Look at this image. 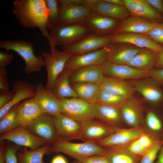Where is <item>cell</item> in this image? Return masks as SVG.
<instances>
[{
	"label": "cell",
	"mask_w": 163,
	"mask_h": 163,
	"mask_svg": "<svg viewBox=\"0 0 163 163\" xmlns=\"http://www.w3.org/2000/svg\"><path fill=\"white\" fill-rule=\"evenodd\" d=\"M19 103L11 108L0 121V133L4 134L20 126L18 110Z\"/></svg>",
	"instance_id": "cell-36"
},
{
	"label": "cell",
	"mask_w": 163,
	"mask_h": 163,
	"mask_svg": "<svg viewBox=\"0 0 163 163\" xmlns=\"http://www.w3.org/2000/svg\"><path fill=\"white\" fill-rule=\"evenodd\" d=\"M105 150V148L96 142L75 143L57 139L50 144L48 154L52 152H61L81 161L92 156L104 155Z\"/></svg>",
	"instance_id": "cell-3"
},
{
	"label": "cell",
	"mask_w": 163,
	"mask_h": 163,
	"mask_svg": "<svg viewBox=\"0 0 163 163\" xmlns=\"http://www.w3.org/2000/svg\"><path fill=\"white\" fill-rule=\"evenodd\" d=\"M109 51L108 46L92 52L75 55L67 61L64 70H75L93 65H100L107 60Z\"/></svg>",
	"instance_id": "cell-13"
},
{
	"label": "cell",
	"mask_w": 163,
	"mask_h": 163,
	"mask_svg": "<svg viewBox=\"0 0 163 163\" xmlns=\"http://www.w3.org/2000/svg\"><path fill=\"white\" fill-rule=\"evenodd\" d=\"M72 163H110L104 155H96L90 157L82 161H76Z\"/></svg>",
	"instance_id": "cell-45"
},
{
	"label": "cell",
	"mask_w": 163,
	"mask_h": 163,
	"mask_svg": "<svg viewBox=\"0 0 163 163\" xmlns=\"http://www.w3.org/2000/svg\"><path fill=\"white\" fill-rule=\"evenodd\" d=\"M104 76L118 79L135 80L150 77L149 71L133 68L126 65H118L107 60L101 65Z\"/></svg>",
	"instance_id": "cell-11"
},
{
	"label": "cell",
	"mask_w": 163,
	"mask_h": 163,
	"mask_svg": "<svg viewBox=\"0 0 163 163\" xmlns=\"http://www.w3.org/2000/svg\"><path fill=\"white\" fill-rule=\"evenodd\" d=\"M125 6L133 16L145 19L155 22H160L162 15L145 0H124Z\"/></svg>",
	"instance_id": "cell-22"
},
{
	"label": "cell",
	"mask_w": 163,
	"mask_h": 163,
	"mask_svg": "<svg viewBox=\"0 0 163 163\" xmlns=\"http://www.w3.org/2000/svg\"><path fill=\"white\" fill-rule=\"evenodd\" d=\"M146 120L148 127L152 131L156 132L162 131V123L154 112L152 111L149 112L146 116Z\"/></svg>",
	"instance_id": "cell-38"
},
{
	"label": "cell",
	"mask_w": 163,
	"mask_h": 163,
	"mask_svg": "<svg viewBox=\"0 0 163 163\" xmlns=\"http://www.w3.org/2000/svg\"><path fill=\"white\" fill-rule=\"evenodd\" d=\"M109 49L107 60L116 64L126 65L142 48L124 43H112Z\"/></svg>",
	"instance_id": "cell-20"
},
{
	"label": "cell",
	"mask_w": 163,
	"mask_h": 163,
	"mask_svg": "<svg viewBox=\"0 0 163 163\" xmlns=\"http://www.w3.org/2000/svg\"><path fill=\"white\" fill-rule=\"evenodd\" d=\"M51 163H68L66 159L62 155H57L52 159Z\"/></svg>",
	"instance_id": "cell-51"
},
{
	"label": "cell",
	"mask_w": 163,
	"mask_h": 163,
	"mask_svg": "<svg viewBox=\"0 0 163 163\" xmlns=\"http://www.w3.org/2000/svg\"><path fill=\"white\" fill-rule=\"evenodd\" d=\"M0 140L12 142L18 146L29 148L31 151L49 143L44 139L30 133L26 128L21 126L2 134Z\"/></svg>",
	"instance_id": "cell-10"
},
{
	"label": "cell",
	"mask_w": 163,
	"mask_h": 163,
	"mask_svg": "<svg viewBox=\"0 0 163 163\" xmlns=\"http://www.w3.org/2000/svg\"><path fill=\"white\" fill-rule=\"evenodd\" d=\"M13 5L12 11L20 25L25 28H39L50 44L51 39L48 29L52 26L45 0H15Z\"/></svg>",
	"instance_id": "cell-1"
},
{
	"label": "cell",
	"mask_w": 163,
	"mask_h": 163,
	"mask_svg": "<svg viewBox=\"0 0 163 163\" xmlns=\"http://www.w3.org/2000/svg\"><path fill=\"white\" fill-rule=\"evenodd\" d=\"M156 23L136 17H128L120 23L115 34L133 33L145 34Z\"/></svg>",
	"instance_id": "cell-24"
},
{
	"label": "cell",
	"mask_w": 163,
	"mask_h": 163,
	"mask_svg": "<svg viewBox=\"0 0 163 163\" xmlns=\"http://www.w3.org/2000/svg\"><path fill=\"white\" fill-rule=\"evenodd\" d=\"M92 105L95 119L115 128H118L122 118L120 109L96 104Z\"/></svg>",
	"instance_id": "cell-29"
},
{
	"label": "cell",
	"mask_w": 163,
	"mask_h": 163,
	"mask_svg": "<svg viewBox=\"0 0 163 163\" xmlns=\"http://www.w3.org/2000/svg\"><path fill=\"white\" fill-rule=\"evenodd\" d=\"M60 7L58 23L65 24H82L92 12V9L83 5L75 4L73 0H58Z\"/></svg>",
	"instance_id": "cell-7"
},
{
	"label": "cell",
	"mask_w": 163,
	"mask_h": 163,
	"mask_svg": "<svg viewBox=\"0 0 163 163\" xmlns=\"http://www.w3.org/2000/svg\"><path fill=\"white\" fill-rule=\"evenodd\" d=\"M101 88L129 99L136 91L128 81L105 76L99 84Z\"/></svg>",
	"instance_id": "cell-28"
},
{
	"label": "cell",
	"mask_w": 163,
	"mask_h": 163,
	"mask_svg": "<svg viewBox=\"0 0 163 163\" xmlns=\"http://www.w3.org/2000/svg\"><path fill=\"white\" fill-rule=\"evenodd\" d=\"M47 8L50 11L49 20L51 26L59 22L60 7L58 0H45Z\"/></svg>",
	"instance_id": "cell-37"
},
{
	"label": "cell",
	"mask_w": 163,
	"mask_h": 163,
	"mask_svg": "<svg viewBox=\"0 0 163 163\" xmlns=\"http://www.w3.org/2000/svg\"><path fill=\"white\" fill-rule=\"evenodd\" d=\"M158 154V159L155 163H163V143Z\"/></svg>",
	"instance_id": "cell-52"
},
{
	"label": "cell",
	"mask_w": 163,
	"mask_h": 163,
	"mask_svg": "<svg viewBox=\"0 0 163 163\" xmlns=\"http://www.w3.org/2000/svg\"><path fill=\"white\" fill-rule=\"evenodd\" d=\"M60 113L82 125L94 118L92 104L78 97L60 99Z\"/></svg>",
	"instance_id": "cell-6"
},
{
	"label": "cell",
	"mask_w": 163,
	"mask_h": 163,
	"mask_svg": "<svg viewBox=\"0 0 163 163\" xmlns=\"http://www.w3.org/2000/svg\"><path fill=\"white\" fill-rule=\"evenodd\" d=\"M14 92L12 90L0 92V109L9 103L13 99Z\"/></svg>",
	"instance_id": "cell-46"
},
{
	"label": "cell",
	"mask_w": 163,
	"mask_h": 163,
	"mask_svg": "<svg viewBox=\"0 0 163 163\" xmlns=\"http://www.w3.org/2000/svg\"><path fill=\"white\" fill-rule=\"evenodd\" d=\"M128 99L100 88L96 104L120 109Z\"/></svg>",
	"instance_id": "cell-35"
},
{
	"label": "cell",
	"mask_w": 163,
	"mask_h": 163,
	"mask_svg": "<svg viewBox=\"0 0 163 163\" xmlns=\"http://www.w3.org/2000/svg\"><path fill=\"white\" fill-rule=\"evenodd\" d=\"M93 12L118 20L129 17L130 13L125 6L115 5L105 0L99 1L92 8Z\"/></svg>",
	"instance_id": "cell-27"
},
{
	"label": "cell",
	"mask_w": 163,
	"mask_h": 163,
	"mask_svg": "<svg viewBox=\"0 0 163 163\" xmlns=\"http://www.w3.org/2000/svg\"><path fill=\"white\" fill-rule=\"evenodd\" d=\"M8 72L5 68H0V92L9 90Z\"/></svg>",
	"instance_id": "cell-44"
},
{
	"label": "cell",
	"mask_w": 163,
	"mask_h": 163,
	"mask_svg": "<svg viewBox=\"0 0 163 163\" xmlns=\"http://www.w3.org/2000/svg\"><path fill=\"white\" fill-rule=\"evenodd\" d=\"M14 56L12 53L0 51V68H5L8 66L12 60Z\"/></svg>",
	"instance_id": "cell-47"
},
{
	"label": "cell",
	"mask_w": 163,
	"mask_h": 163,
	"mask_svg": "<svg viewBox=\"0 0 163 163\" xmlns=\"http://www.w3.org/2000/svg\"><path fill=\"white\" fill-rule=\"evenodd\" d=\"M116 128L94 119L82 125L79 139L84 142H96L113 133Z\"/></svg>",
	"instance_id": "cell-12"
},
{
	"label": "cell",
	"mask_w": 163,
	"mask_h": 163,
	"mask_svg": "<svg viewBox=\"0 0 163 163\" xmlns=\"http://www.w3.org/2000/svg\"><path fill=\"white\" fill-rule=\"evenodd\" d=\"M138 140L141 145L148 150L159 142L163 141L157 137L149 136L145 133L141 135Z\"/></svg>",
	"instance_id": "cell-41"
},
{
	"label": "cell",
	"mask_w": 163,
	"mask_h": 163,
	"mask_svg": "<svg viewBox=\"0 0 163 163\" xmlns=\"http://www.w3.org/2000/svg\"><path fill=\"white\" fill-rule=\"evenodd\" d=\"M128 81L135 91L140 94L147 102L157 104L163 99V91L160 84L153 78L149 77Z\"/></svg>",
	"instance_id": "cell-15"
},
{
	"label": "cell",
	"mask_w": 163,
	"mask_h": 163,
	"mask_svg": "<svg viewBox=\"0 0 163 163\" xmlns=\"http://www.w3.org/2000/svg\"><path fill=\"white\" fill-rule=\"evenodd\" d=\"M104 76L101 65H93L74 70L70 77L69 81L70 84L87 82L99 85Z\"/></svg>",
	"instance_id": "cell-23"
},
{
	"label": "cell",
	"mask_w": 163,
	"mask_h": 163,
	"mask_svg": "<svg viewBox=\"0 0 163 163\" xmlns=\"http://www.w3.org/2000/svg\"><path fill=\"white\" fill-rule=\"evenodd\" d=\"M141 102L139 98L132 96L129 98L120 109L122 118L133 127H137L142 117Z\"/></svg>",
	"instance_id": "cell-26"
},
{
	"label": "cell",
	"mask_w": 163,
	"mask_h": 163,
	"mask_svg": "<svg viewBox=\"0 0 163 163\" xmlns=\"http://www.w3.org/2000/svg\"><path fill=\"white\" fill-rule=\"evenodd\" d=\"M113 35L93 33L75 44L62 47V50L75 55L92 52L108 46L112 42Z\"/></svg>",
	"instance_id": "cell-9"
},
{
	"label": "cell",
	"mask_w": 163,
	"mask_h": 163,
	"mask_svg": "<svg viewBox=\"0 0 163 163\" xmlns=\"http://www.w3.org/2000/svg\"><path fill=\"white\" fill-rule=\"evenodd\" d=\"M35 95L34 97L42 112L53 116L60 113V99L53 93L39 83L36 86Z\"/></svg>",
	"instance_id": "cell-17"
},
{
	"label": "cell",
	"mask_w": 163,
	"mask_h": 163,
	"mask_svg": "<svg viewBox=\"0 0 163 163\" xmlns=\"http://www.w3.org/2000/svg\"><path fill=\"white\" fill-rule=\"evenodd\" d=\"M0 47L6 51L13 50L24 60L25 65L24 70L27 74L40 71L44 66V59L41 55L36 56L34 46L31 42L20 40H5L0 41Z\"/></svg>",
	"instance_id": "cell-4"
},
{
	"label": "cell",
	"mask_w": 163,
	"mask_h": 163,
	"mask_svg": "<svg viewBox=\"0 0 163 163\" xmlns=\"http://www.w3.org/2000/svg\"><path fill=\"white\" fill-rule=\"evenodd\" d=\"M127 147L128 150L132 153L141 157L149 150H146L141 145L138 139L132 142Z\"/></svg>",
	"instance_id": "cell-42"
},
{
	"label": "cell",
	"mask_w": 163,
	"mask_h": 163,
	"mask_svg": "<svg viewBox=\"0 0 163 163\" xmlns=\"http://www.w3.org/2000/svg\"><path fill=\"white\" fill-rule=\"evenodd\" d=\"M145 35L156 43L163 44V22H157Z\"/></svg>",
	"instance_id": "cell-39"
},
{
	"label": "cell",
	"mask_w": 163,
	"mask_h": 163,
	"mask_svg": "<svg viewBox=\"0 0 163 163\" xmlns=\"http://www.w3.org/2000/svg\"><path fill=\"white\" fill-rule=\"evenodd\" d=\"M150 77L156 80L160 84L163 85V68L153 69L149 72Z\"/></svg>",
	"instance_id": "cell-48"
},
{
	"label": "cell",
	"mask_w": 163,
	"mask_h": 163,
	"mask_svg": "<svg viewBox=\"0 0 163 163\" xmlns=\"http://www.w3.org/2000/svg\"><path fill=\"white\" fill-rule=\"evenodd\" d=\"M125 147L105 148L104 155L110 163H139L142 157L132 153Z\"/></svg>",
	"instance_id": "cell-32"
},
{
	"label": "cell",
	"mask_w": 163,
	"mask_h": 163,
	"mask_svg": "<svg viewBox=\"0 0 163 163\" xmlns=\"http://www.w3.org/2000/svg\"><path fill=\"white\" fill-rule=\"evenodd\" d=\"M26 128L30 133L44 139L50 144L58 139L53 116L49 114L43 113Z\"/></svg>",
	"instance_id": "cell-14"
},
{
	"label": "cell",
	"mask_w": 163,
	"mask_h": 163,
	"mask_svg": "<svg viewBox=\"0 0 163 163\" xmlns=\"http://www.w3.org/2000/svg\"><path fill=\"white\" fill-rule=\"evenodd\" d=\"M153 8L163 15V0H145Z\"/></svg>",
	"instance_id": "cell-49"
},
{
	"label": "cell",
	"mask_w": 163,
	"mask_h": 163,
	"mask_svg": "<svg viewBox=\"0 0 163 163\" xmlns=\"http://www.w3.org/2000/svg\"><path fill=\"white\" fill-rule=\"evenodd\" d=\"M43 113L34 97L24 100L18 107L20 126L27 128Z\"/></svg>",
	"instance_id": "cell-25"
},
{
	"label": "cell",
	"mask_w": 163,
	"mask_h": 163,
	"mask_svg": "<svg viewBox=\"0 0 163 163\" xmlns=\"http://www.w3.org/2000/svg\"><path fill=\"white\" fill-rule=\"evenodd\" d=\"M112 43L129 44L140 48L151 50L158 53L163 48L147 35L133 33H123L113 35Z\"/></svg>",
	"instance_id": "cell-19"
},
{
	"label": "cell",
	"mask_w": 163,
	"mask_h": 163,
	"mask_svg": "<svg viewBox=\"0 0 163 163\" xmlns=\"http://www.w3.org/2000/svg\"><path fill=\"white\" fill-rule=\"evenodd\" d=\"M163 68V48L158 53L157 60L154 69H159Z\"/></svg>",
	"instance_id": "cell-50"
},
{
	"label": "cell",
	"mask_w": 163,
	"mask_h": 163,
	"mask_svg": "<svg viewBox=\"0 0 163 163\" xmlns=\"http://www.w3.org/2000/svg\"><path fill=\"white\" fill-rule=\"evenodd\" d=\"M40 55L44 59V66L47 72L46 88L52 91L58 78L64 70L67 62L75 55L63 50L58 51L54 47L50 49V53L42 52Z\"/></svg>",
	"instance_id": "cell-5"
},
{
	"label": "cell",
	"mask_w": 163,
	"mask_h": 163,
	"mask_svg": "<svg viewBox=\"0 0 163 163\" xmlns=\"http://www.w3.org/2000/svg\"><path fill=\"white\" fill-rule=\"evenodd\" d=\"M57 138L69 141L79 139L82 125L61 113L53 116Z\"/></svg>",
	"instance_id": "cell-18"
},
{
	"label": "cell",
	"mask_w": 163,
	"mask_h": 163,
	"mask_svg": "<svg viewBox=\"0 0 163 163\" xmlns=\"http://www.w3.org/2000/svg\"><path fill=\"white\" fill-rule=\"evenodd\" d=\"M74 70H64L55 83L52 92L59 99L78 97L70 84L69 78Z\"/></svg>",
	"instance_id": "cell-31"
},
{
	"label": "cell",
	"mask_w": 163,
	"mask_h": 163,
	"mask_svg": "<svg viewBox=\"0 0 163 163\" xmlns=\"http://www.w3.org/2000/svg\"><path fill=\"white\" fill-rule=\"evenodd\" d=\"M14 92V96L8 104L0 109V119L10 110L20 102L33 98L35 95V88L33 84L27 81L19 80L13 84L12 89Z\"/></svg>",
	"instance_id": "cell-21"
},
{
	"label": "cell",
	"mask_w": 163,
	"mask_h": 163,
	"mask_svg": "<svg viewBox=\"0 0 163 163\" xmlns=\"http://www.w3.org/2000/svg\"><path fill=\"white\" fill-rule=\"evenodd\" d=\"M5 151L4 148H0V163H4L5 162Z\"/></svg>",
	"instance_id": "cell-54"
},
{
	"label": "cell",
	"mask_w": 163,
	"mask_h": 163,
	"mask_svg": "<svg viewBox=\"0 0 163 163\" xmlns=\"http://www.w3.org/2000/svg\"><path fill=\"white\" fill-rule=\"evenodd\" d=\"M163 143V141H161L150 149L142 157L139 163H154Z\"/></svg>",
	"instance_id": "cell-40"
},
{
	"label": "cell",
	"mask_w": 163,
	"mask_h": 163,
	"mask_svg": "<svg viewBox=\"0 0 163 163\" xmlns=\"http://www.w3.org/2000/svg\"><path fill=\"white\" fill-rule=\"evenodd\" d=\"M158 53L153 50L142 48L127 64V65L137 69L150 71L154 69Z\"/></svg>",
	"instance_id": "cell-30"
},
{
	"label": "cell",
	"mask_w": 163,
	"mask_h": 163,
	"mask_svg": "<svg viewBox=\"0 0 163 163\" xmlns=\"http://www.w3.org/2000/svg\"><path fill=\"white\" fill-rule=\"evenodd\" d=\"M119 21L92 12L82 24L91 30L93 33L101 36L115 34L120 23Z\"/></svg>",
	"instance_id": "cell-16"
},
{
	"label": "cell",
	"mask_w": 163,
	"mask_h": 163,
	"mask_svg": "<svg viewBox=\"0 0 163 163\" xmlns=\"http://www.w3.org/2000/svg\"><path fill=\"white\" fill-rule=\"evenodd\" d=\"M144 133L143 128L139 126L129 129L117 128L113 133L96 143L104 148L125 147Z\"/></svg>",
	"instance_id": "cell-8"
},
{
	"label": "cell",
	"mask_w": 163,
	"mask_h": 163,
	"mask_svg": "<svg viewBox=\"0 0 163 163\" xmlns=\"http://www.w3.org/2000/svg\"><path fill=\"white\" fill-rule=\"evenodd\" d=\"M106 1L119 5L125 6L124 0H105Z\"/></svg>",
	"instance_id": "cell-53"
},
{
	"label": "cell",
	"mask_w": 163,
	"mask_h": 163,
	"mask_svg": "<svg viewBox=\"0 0 163 163\" xmlns=\"http://www.w3.org/2000/svg\"><path fill=\"white\" fill-rule=\"evenodd\" d=\"M48 143L44 146L32 151L27 149H21L16 152L19 163H46L43 159L44 155L48 154L50 145Z\"/></svg>",
	"instance_id": "cell-34"
},
{
	"label": "cell",
	"mask_w": 163,
	"mask_h": 163,
	"mask_svg": "<svg viewBox=\"0 0 163 163\" xmlns=\"http://www.w3.org/2000/svg\"><path fill=\"white\" fill-rule=\"evenodd\" d=\"M21 149L18 145L12 146L7 148L5 151V163H17L16 154L17 151Z\"/></svg>",
	"instance_id": "cell-43"
},
{
	"label": "cell",
	"mask_w": 163,
	"mask_h": 163,
	"mask_svg": "<svg viewBox=\"0 0 163 163\" xmlns=\"http://www.w3.org/2000/svg\"><path fill=\"white\" fill-rule=\"evenodd\" d=\"M72 88L78 97L91 104L96 103L100 88L99 85L92 83L74 84Z\"/></svg>",
	"instance_id": "cell-33"
},
{
	"label": "cell",
	"mask_w": 163,
	"mask_h": 163,
	"mask_svg": "<svg viewBox=\"0 0 163 163\" xmlns=\"http://www.w3.org/2000/svg\"><path fill=\"white\" fill-rule=\"evenodd\" d=\"M51 43L50 49L56 46L62 47L79 41L92 32L82 24H65L58 23L49 29Z\"/></svg>",
	"instance_id": "cell-2"
}]
</instances>
